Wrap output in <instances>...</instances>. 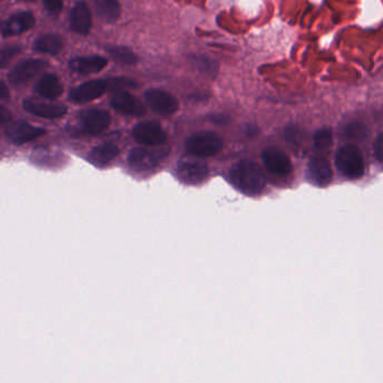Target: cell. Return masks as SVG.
<instances>
[{
  "instance_id": "obj_10",
  "label": "cell",
  "mask_w": 383,
  "mask_h": 383,
  "mask_svg": "<svg viewBox=\"0 0 383 383\" xmlns=\"http://www.w3.org/2000/svg\"><path fill=\"white\" fill-rule=\"evenodd\" d=\"M5 134L9 142L15 145H22L44 135L45 129L25 121H17L6 129Z\"/></svg>"
},
{
  "instance_id": "obj_31",
  "label": "cell",
  "mask_w": 383,
  "mask_h": 383,
  "mask_svg": "<svg viewBox=\"0 0 383 383\" xmlns=\"http://www.w3.org/2000/svg\"><path fill=\"white\" fill-rule=\"evenodd\" d=\"M9 89L7 87V84L5 82H0V100H5V99L9 98Z\"/></svg>"
},
{
  "instance_id": "obj_27",
  "label": "cell",
  "mask_w": 383,
  "mask_h": 383,
  "mask_svg": "<svg viewBox=\"0 0 383 383\" xmlns=\"http://www.w3.org/2000/svg\"><path fill=\"white\" fill-rule=\"evenodd\" d=\"M345 134L354 140H363L364 137H367V126L360 123L351 124L345 129Z\"/></svg>"
},
{
  "instance_id": "obj_23",
  "label": "cell",
  "mask_w": 383,
  "mask_h": 383,
  "mask_svg": "<svg viewBox=\"0 0 383 383\" xmlns=\"http://www.w3.org/2000/svg\"><path fill=\"white\" fill-rule=\"evenodd\" d=\"M107 52L116 62L124 65H134L138 62L136 54L127 46H110Z\"/></svg>"
},
{
  "instance_id": "obj_17",
  "label": "cell",
  "mask_w": 383,
  "mask_h": 383,
  "mask_svg": "<svg viewBox=\"0 0 383 383\" xmlns=\"http://www.w3.org/2000/svg\"><path fill=\"white\" fill-rule=\"evenodd\" d=\"M93 27V17L89 6L78 1L70 11V28L79 35H88Z\"/></svg>"
},
{
  "instance_id": "obj_6",
  "label": "cell",
  "mask_w": 383,
  "mask_h": 383,
  "mask_svg": "<svg viewBox=\"0 0 383 383\" xmlns=\"http://www.w3.org/2000/svg\"><path fill=\"white\" fill-rule=\"evenodd\" d=\"M78 119L82 131L89 135L100 134L105 129H108L112 123L110 112L97 108L84 110L79 114Z\"/></svg>"
},
{
  "instance_id": "obj_20",
  "label": "cell",
  "mask_w": 383,
  "mask_h": 383,
  "mask_svg": "<svg viewBox=\"0 0 383 383\" xmlns=\"http://www.w3.org/2000/svg\"><path fill=\"white\" fill-rule=\"evenodd\" d=\"M118 154H119V148L117 145L112 144V143H105V144H100V145L93 148L90 152L88 159L96 167L103 168L114 161Z\"/></svg>"
},
{
  "instance_id": "obj_9",
  "label": "cell",
  "mask_w": 383,
  "mask_h": 383,
  "mask_svg": "<svg viewBox=\"0 0 383 383\" xmlns=\"http://www.w3.org/2000/svg\"><path fill=\"white\" fill-rule=\"evenodd\" d=\"M146 104L159 115H172L179 108L176 97L162 89H150L144 95Z\"/></svg>"
},
{
  "instance_id": "obj_24",
  "label": "cell",
  "mask_w": 383,
  "mask_h": 383,
  "mask_svg": "<svg viewBox=\"0 0 383 383\" xmlns=\"http://www.w3.org/2000/svg\"><path fill=\"white\" fill-rule=\"evenodd\" d=\"M313 144L319 151H325L333 144V131L328 127L318 129L313 135Z\"/></svg>"
},
{
  "instance_id": "obj_8",
  "label": "cell",
  "mask_w": 383,
  "mask_h": 383,
  "mask_svg": "<svg viewBox=\"0 0 383 383\" xmlns=\"http://www.w3.org/2000/svg\"><path fill=\"white\" fill-rule=\"evenodd\" d=\"M262 161L266 170L274 176H289L294 168L290 157L281 148L275 146L266 148L262 152Z\"/></svg>"
},
{
  "instance_id": "obj_21",
  "label": "cell",
  "mask_w": 383,
  "mask_h": 383,
  "mask_svg": "<svg viewBox=\"0 0 383 383\" xmlns=\"http://www.w3.org/2000/svg\"><path fill=\"white\" fill-rule=\"evenodd\" d=\"M62 48H63V39L59 34H43L34 42V50L39 53L56 56L61 52Z\"/></svg>"
},
{
  "instance_id": "obj_7",
  "label": "cell",
  "mask_w": 383,
  "mask_h": 383,
  "mask_svg": "<svg viewBox=\"0 0 383 383\" xmlns=\"http://www.w3.org/2000/svg\"><path fill=\"white\" fill-rule=\"evenodd\" d=\"M208 174L207 164L197 160H183L176 167V178L188 186L200 185L207 179Z\"/></svg>"
},
{
  "instance_id": "obj_5",
  "label": "cell",
  "mask_w": 383,
  "mask_h": 383,
  "mask_svg": "<svg viewBox=\"0 0 383 383\" xmlns=\"http://www.w3.org/2000/svg\"><path fill=\"white\" fill-rule=\"evenodd\" d=\"M133 137L136 142L146 146L162 145L168 140V135L157 122L146 121L135 125Z\"/></svg>"
},
{
  "instance_id": "obj_4",
  "label": "cell",
  "mask_w": 383,
  "mask_h": 383,
  "mask_svg": "<svg viewBox=\"0 0 383 383\" xmlns=\"http://www.w3.org/2000/svg\"><path fill=\"white\" fill-rule=\"evenodd\" d=\"M48 67V61H44V60H22L20 63H17L9 72V82L15 87H20V86H24L33 80Z\"/></svg>"
},
{
  "instance_id": "obj_1",
  "label": "cell",
  "mask_w": 383,
  "mask_h": 383,
  "mask_svg": "<svg viewBox=\"0 0 383 383\" xmlns=\"http://www.w3.org/2000/svg\"><path fill=\"white\" fill-rule=\"evenodd\" d=\"M228 180L236 190L247 196L260 195L266 185L262 169L249 160H242L233 165L228 172Z\"/></svg>"
},
{
  "instance_id": "obj_28",
  "label": "cell",
  "mask_w": 383,
  "mask_h": 383,
  "mask_svg": "<svg viewBox=\"0 0 383 383\" xmlns=\"http://www.w3.org/2000/svg\"><path fill=\"white\" fill-rule=\"evenodd\" d=\"M43 5L51 14H59L63 8V0H43Z\"/></svg>"
},
{
  "instance_id": "obj_25",
  "label": "cell",
  "mask_w": 383,
  "mask_h": 383,
  "mask_svg": "<svg viewBox=\"0 0 383 383\" xmlns=\"http://www.w3.org/2000/svg\"><path fill=\"white\" fill-rule=\"evenodd\" d=\"M107 89H110L112 93L122 91V90H129L131 88L136 87L137 84L134 80L129 78H112L106 80Z\"/></svg>"
},
{
  "instance_id": "obj_22",
  "label": "cell",
  "mask_w": 383,
  "mask_h": 383,
  "mask_svg": "<svg viewBox=\"0 0 383 383\" xmlns=\"http://www.w3.org/2000/svg\"><path fill=\"white\" fill-rule=\"evenodd\" d=\"M96 13L105 22H114L121 17V4L118 0H91Z\"/></svg>"
},
{
  "instance_id": "obj_32",
  "label": "cell",
  "mask_w": 383,
  "mask_h": 383,
  "mask_svg": "<svg viewBox=\"0 0 383 383\" xmlns=\"http://www.w3.org/2000/svg\"><path fill=\"white\" fill-rule=\"evenodd\" d=\"M26 1H33V0H26Z\"/></svg>"
},
{
  "instance_id": "obj_16",
  "label": "cell",
  "mask_w": 383,
  "mask_h": 383,
  "mask_svg": "<svg viewBox=\"0 0 383 383\" xmlns=\"http://www.w3.org/2000/svg\"><path fill=\"white\" fill-rule=\"evenodd\" d=\"M35 25V17L31 11H20L11 15L3 24L4 37H17L25 32L31 31Z\"/></svg>"
},
{
  "instance_id": "obj_3",
  "label": "cell",
  "mask_w": 383,
  "mask_h": 383,
  "mask_svg": "<svg viewBox=\"0 0 383 383\" xmlns=\"http://www.w3.org/2000/svg\"><path fill=\"white\" fill-rule=\"evenodd\" d=\"M185 148L193 157H215L223 148V140L215 131H198L188 137Z\"/></svg>"
},
{
  "instance_id": "obj_15",
  "label": "cell",
  "mask_w": 383,
  "mask_h": 383,
  "mask_svg": "<svg viewBox=\"0 0 383 383\" xmlns=\"http://www.w3.org/2000/svg\"><path fill=\"white\" fill-rule=\"evenodd\" d=\"M22 108L28 114L45 118V119H58L63 117L67 112V106L61 104H50L44 101L25 99L22 101Z\"/></svg>"
},
{
  "instance_id": "obj_26",
  "label": "cell",
  "mask_w": 383,
  "mask_h": 383,
  "mask_svg": "<svg viewBox=\"0 0 383 383\" xmlns=\"http://www.w3.org/2000/svg\"><path fill=\"white\" fill-rule=\"evenodd\" d=\"M20 51L22 48L18 45H8L0 48V69L8 67L9 63L20 53Z\"/></svg>"
},
{
  "instance_id": "obj_14",
  "label": "cell",
  "mask_w": 383,
  "mask_h": 383,
  "mask_svg": "<svg viewBox=\"0 0 383 383\" xmlns=\"http://www.w3.org/2000/svg\"><path fill=\"white\" fill-rule=\"evenodd\" d=\"M307 178L316 187H327L333 180V170L327 160L322 157H313L307 167Z\"/></svg>"
},
{
  "instance_id": "obj_29",
  "label": "cell",
  "mask_w": 383,
  "mask_h": 383,
  "mask_svg": "<svg viewBox=\"0 0 383 383\" xmlns=\"http://www.w3.org/2000/svg\"><path fill=\"white\" fill-rule=\"evenodd\" d=\"M382 134H379L378 137H377V140H375V157H377V160H378L379 162H381L382 161V145H383V140H382Z\"/></svg>"
},
{
  "instance_id": "obj_30",
  "label": "cell",
  "mask_w": 383,
  "mask_h": 383,
  "mask_svg": "<svg viewBox=\"0 0 383 383\" xmlns=\"http://www.w3.org/2000/svg\"><path fill=\"white\" fill-rule=\"evenodd\" d=\"M13 118V114L8 108H6L3 105H0V125L1 124L8 123Z\"/></svg>"
},
{
  "instance_id": "obj_12",
  "label": "cell",
  "mask_w": 383,
  "mask_h": 383,
  "mask_svg": "<svg viewBox=\"0 0 383 383\" xmlns=\"http://www.w3.org/2000/svg\"><path fill=\"white\" fill-rule=\"evenodd\" d=\"M110 105L116 112L123 115L143 116L146 112L144 105L127 90L112 93Z\"/></svg>"
},
{
  "instance_id": "obj_18",
  "label": "cell",
  "mask_w": 383,
  "mask_h": 383,
  "mask_svg": "<svg viewBox=\"0 0 383 383\" xmlns=\"http://www.w3.org/2000/svg\"><path fill=\"white\" fill-rule=\"evenodd\" d=\"M108 65V61L104 56H79L69 61V67L73 73L80 76H89L104 70Z\"/></svg>"
},
{
  "instance_id": "obj_19",
  "label": "cell",
  "mask_w": 383,
  "mask_h": 383,
  "mask_svg": "<svg viewBox=\"0 0 383 383\" xmlns=\"http://www.w3.org/2000/svg\"><path fill=\"white\" fill-rule=\"evenodd\" d=\"M35 93L43 98L54 100L63 93V86L56 74L48 73L39 79L35 86Z\"/></svg>"
},
{
  "instance_id": "obj_13",
  "label": "cell",
  "mask_w": 383,
  "mask_h": 383,
  "mask_svg": "<svg viewBox=\"0 0 383 383\" xmlns=\"http://www.w3.org/2000/svg\"><path fill=\"white\" fill-rule=\"evenodd\" d=\"M162 153L160 151H153L144 148H135L129 152V167L137 172H145L152 170L159 164L160 160L162 159Z\"/></svg>"
},
{
  "instance_id": "obj_11",
  "label": "cell",
  "mask_w": 383,
  "mask_h": 383,
  "mask_svg": "<svg viewBox=\"0 0 383 383\" xmlns=\"http://www.w3.org/2000/svg\"><path fill=\"white\" fill-rule=\"evenodd\" d=\"M106 80H100V79L90 80L71 89L69 99L76 104H86L95 99L100 98L101 96L106 93Z\"/></svg>"
},
{
  "instance_id": "obj_2",
  "label": "cell",
  "mask_w": 383,
  "mask_h": 383,
  "mask_svg": "<svg viewBox=\"0 0 383 383\" xmlns=\"http://www.w3.org/2000/svg\"><path fill=\"white\" fill-rule=\"evenodd\" d=\"M336 169L349 180H358L365 171L363 154L353 144H346L337 150L335 155Z\"/></svg>"
}]
</instances>
